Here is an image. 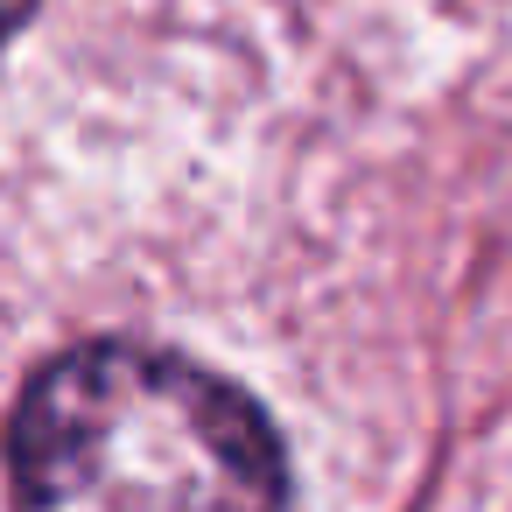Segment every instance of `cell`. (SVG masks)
Here are the masks:
<instances>
[{
  "label": "cell",
  "instance_id": "obj_1",
  "mask_svg": "<svg viewBox=\"0 0 512 512\" xmlns=\"http://www.w3.org/2000/svg\"><path fill=\"white\" fill-rule=\"evenodd\" d=\"M8 477L15 512H295L267 414L148 344L43 365L8 421Z\"/></svg>",
  "mask_w": 512,
  "mask_h": 512
},
{
  "label": "cell",
  "instance_id": "obj_2",
  "mask_svg": "<svg viewBox=\"0 0 512 512\" xmlns=\"http://www.w3.org/2000/svg\"><path fill=\"white\" fill-rule=\"evenodd\" d=\"M29 8H36V0H0V36H8V29H15Z\"/></svg>",
  "mask_w": 512,
  "mask_h": 512
}]
</instances>
